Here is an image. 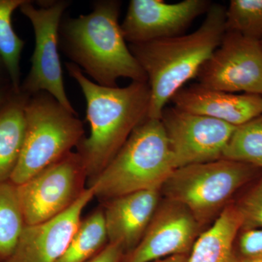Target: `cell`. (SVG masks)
I'll list each match as a JSON object with an SVG mask.
<instances>
[{"label":"cell","instance_id":"obj_1","mask_svg":"<svg viewBox=\"0 0 262 262\" xmlns=\"http://www.w3.org/2000/svg\"><path fill=\"white\" fill-rule=\"evenodd\" d=\"M201 27L190 34L129 44L147 78L148 117L160 120L167 103L196 77L220 46L226 32V8L212 4Z\"/></svg>","mask_w":262,"mask_h":262},{"label":"cell","instance_id":"obj_2","mask_svg":"<svg viewBox=\"0 0 262 262\" xmlns=\"http://www.w3.org/2000/svg\"><path fill=\"white\" fill-rule=\"evenodd\" d=\"M69 75L79 84L86 105L91 133L77 146L88 177L94 179L113 159L129 136L148 117L147 82H131L126 87L95 83L75 63H67Z\"/></svg>","mask_w":262,"mask_h":262},{"label":"cell","instance_id":"obj_3","mask_svg":"<svg viewBox=\"0 0 262 262\" xmlns=\"http://www.w3.org/2000/svg\"><path fill=\"white\" fill-rule=\"evenodd\" d=\"M120 5L116 0L97 1L89 14L63 18L60 24L61 51L95 83L105 87H118L121 77L147 82L122 34Z\"/></svg>","mask_w":262,"mask_h":262},{"label":"cell","instance_id":"obj_4","mask_svg":"<svg viewBox=\"0 0 262 262\" xmlns=\"http://www.w3.org/2000/svg\"><path fill=\"white\" fill-rule=\"evenodd\" d=\"M174 170L163 122L147 117L89 187L94 188L95 196L111 200L129 193L160 189Z\"/></svg>","mask_w":262,"mask_h":262},{"label":"cell","instance_id":"obj_5","mask_svg":"<svg viewBox=\"0 0 262 262\" xmlns=\"http://www.w3.org/2000/svg\"><path fill=\"white\" fill-rule=\"evenodd\" d=\"M18 163L10 181L18 186L71 152L84 138L83 124L47 92L29 96Z\"/></svg>","mask_w":262,"mask_h":262},{"label":"cell","instance_id":"obj_6","mask_svg":"<svg viewBox=\"0 0 262 262\" xmlns=\"http://www.w3.org/2000/svg\"><path fill=\"white\" fill-rule=\"evenodd\" d=\"M261 176L262 169L222 158L176 169L162 187L169 201L187 208L200 223Z\"/></svg>","mask_w":262,"mask_h":262},{"label":"cell","instance_id":"obj_7","mask_svg":"<svg viewBox=\"0 0 262 262\" xmlns=\"http://www.w3.org/2000/svg\"><path fill=\"white\" fill-rule=\"evenodd\" d=\"M70 3L65 0L45 2L35 8L32 1L25 0L20 11L32 23L35 46L28 75L20 91L32 96L47 92L69 111L77 114L67 97L60 60L59 27L63 13Z\"/></svg>","mask_w":262,"mask_h":262},{"label":"cell","instance_id":"obj_8","mask_svg":"<svg viewBox=\"0 0 262 262\" xmlns=\"http://www.w3.org/2000/svg\"><path fill=\"white\" fill-rule=\"evenodd\" d=\"M87 177L82 158L71 151L17 186L26 225L43 223L68 209L85 190Z\"/></svg>","mask_w":262,"mask_h":262},{"label":"cell","instance_id":"obj_9","mask_svg":"<svg viewBox=\"0 0 262 262\" xmlns=\"http://www.w3.org/2000/svg\"><path fill=\"white\" fill-rule=\"evenodd\" d=\"M196 77L208 89L262 96L261 42L226 31L220 46Z\"/></svg>","mask_w":262,"mask_h":262},{"label":"cell","instance_id":"obj_10","mask_svg":"<svg viewBox=\"0 0 262 262\" xmlns=\"http://www.w3.org/2000/svg\"><path fill=\"white\" fill-rule=\"evenodd\" d=\"M162 122L174 168L222 159L236 126L180 108L165 107Z\"/></svg>","mask_w":262,"mask_h":262},{"label":"cell","instance_id":"obj_11","mask_svg":"<svg viewBox=\"0 0 262 262\" xmlns=\"http://www.w3.org/2000/svg\"><path fill=\"white\" fill-rule=\"evenodd\" d=\"M211 5L208 0H131L121 24L122 34L130 44L181 35Z\"/></svg>","mask_w":262,"mask_h":262},{"label":"cell","instance_id":"obj_12","mask_svg":"<svg viewBox=\"0 0 262 262\" xmlns=\"http://www.w3.org/2000/svg\"><path fill=\"white\" fill-rule=\"evenodd\" d=\"M199 222L182 205L169 201L158 209L139 244L121 262H152L174 255H189Z\"/></svg>","mask_w":262,"mask_h":262},{"label":"cell","instance_id":"obj_13","mask_svg":"<svg viewBox=\"0 0 262 262\" xmlns=\"http://www.w3.org/2000/svg\"><path fill=\"white\" fill-rule=\"evenodd\" d=\"M95 196L89 187L61 214L34 225H26L13 254L5 262H57L78 229L84 207Z\"/></svg>","mask_w":262,"mask_h":262},{"label":"cell","instance_id":"obj_14","mask_svg":"<svg viewBox=\"0 0 262 262\" xmlns=\"http://www.w3.org/2000/svg\"><path fill=\"white\" fill-rule=\"evenodd\" d=\"M160 189L139 191L110 201L105 223L110 244L118 245L124 254L140 242L158 211Z\"/></svg>","mask_w":262,"mask_h":262},{"label":"cell","instance_id":"obj_15","mask_svg":"<svg viewBox=\"0 0 262 262\" xmlns=\"http://www.w3.org/2000/svg\"><path fill=\"white\" fill-rule=\"evenodd\" d=\"M174 106L238 126L262 115V96L235 94L208 89L199 83L174 95Z\"/></svg>","mask_w":262,"mask_h":262},{"label":"cell","instance_id":"obj_16","mask_svg":"<svg viewBox=\"0 0 262 262\" xmlns=\"http://www.w3.org/2000/svg\"><path fill=\"white\" fill-rule=\"evenodd\" d=\"M242 226L237 206L225 207L211 227L196 238L187 262H237L235 243Z\"/></svg>","mask_w":262,"mask_h":262},{"label":"cell","instance_id":"obj_17","mask_svg":"<svg viewBox=\"0 0 262 262\" xmlns=\"http://www.w3.org/2000/svg\"><path fill=\"white\" fill-rule=\"evenodd\" d=\"M28 94L20 91L8 98L0 111V182L10 181L16 168L25 136Z\"/></svg>","mask_w":262,"mask_h":262},{"label":"cell","instance_id":"obj_18","mask_svg":"<svg viewBox=\"0 0 262 262\" xmlns=\"http://www.w3.org/2000/svg\"><path fill=\"white\" fill-rule=\"evenodd\" d=\"M25 226L17 185L0 182V262L13 254Z\"/></svg>","mask_w":262,"mask_h":262},{"label":"cell","instance_id":"obj_19","mask_svg":"<svg viewBox=\"0 0 262 262\" xmlns=\"http://www.w3.org/2000/svg\"><path fill=\"white\" fill-rule=\"evenodd\" d=\"M108 241L104 214L98 210L81 221L67 249L57 262H87L99 253Z\"/></svg>","mask_w":262,"mask_h":262},{"label":"cell","instance_id":"obj_20","mask_svg":"<svg viewBox=\"0 0 262 262\" xmlns=\"http://www.w3.org/2000/svg\"><path fill=\"white\" fill-rule=\"evenodd\" d=\"M25 0H0V56L15 92L20 91V60L24 41L15 33L12 15Z\"/></svg>","mask_w":262,"mask_h":262},{"label":"cell","instance_id":"obj_21","mask_svg":"<svg viewBox=\"0 0 262 262\" xmlns=\"http://www.w3.org/2000/svg\"><path fill=\"white\" fill-rule=\"evenodd\" d=\"M222 158L262 169V115L235 127Z\"/></svg>","mask_w":262,"mask_h":262},{"label":"cell","instance_id":"obj_22","mask_svg":"<svg viewBox=\"0 0 262 262\" xmlns=\"http://www.w3.org/2000/svg\"><path fill=\"white\" fill-rule=\"evenodd\" d=\"M226 31L262 39V0H232L226 9Z\"/></svg>","mask_w":262,"mask_h":262},{"label":"cell","instance_id":"obj_23","mask_svg":"<svg viewBox=\"0 0 262 262\" xmlns=\"http://www.w3.org/2000/svg\"><path fill=\"white\" fill-rule=\"evenodd\" d=\"M235 205L243 219L241 230L262 229V176Z\"/></svg>","mask_w":262,"mask_h":262},{"label":"cell","instance_id":"obj_24","mask_svg":"<svg viewBox=\"0 0 262 262\" xmlns=\"http://www.w3.org/2000/svg\"><path fill=\"white\" fill-rule=\"evenodd\" d=\"M235 244L239 258L262 259V229L241 230Z\"/></svg>","mask_w":262,"mask_h":262},{"label":"cell","instance_id":"obj_25","mask_svg":"<svg viewBox=\"0 0 262 262\" xmlns=\"http://www.w3.org/2000/svg\"><path fill=\"white\" fill-rule=\"evenodd\" d=\"M123 250L118 245L110 244L87 262H121Z\"/></svg>","mask_w":262,"mask_h":262},{"label":"cell","instance_id":"obj_26","mask_svg":"<svg viewBox=\"0 0 262 262\" xmlns=\"http://www.w3.org/2000/svg\"><path fill=\"white\" fill-rule=\"evenodd\" d=\"M13 91L14 90L10 82H0V111Z\"/></svg>","mask_w":262,"mask_h":262},{"label":"cell","instance_id":"obj_27","mask_svg":"<svg viewBox=\"0 0 262 262\" xmlns=\"http://www.w3.org/2000/svg\"><path fill=\"white\" fill-rule=\"evenodd\" d=\"M189 255H174L152 262H187Z\"/></svg>","mask_w":262,"mask_h":262},{"label":"cell","instance_id":"obj_28","mask_svg":"<svg viewBox=\"0 0 262 262\" xmlns=\"http://www.w3.org/2000/svg\"><path fill=\"white\" fill-rule=\"evenodd\" d=\"M5 74L8 75L6 70H5L4 63H3V58H2L1 56H0V82H10L9 80L5 79ZM8 78H9V77H8Z\"/></svg>","mask_w":262,"mask_h":262},{"label":"cell","instance_id":"obj_29","mask_svg":"<svg viewBox=\"0 0 262 262\" xmlns=\"http://www.w3.org/2000/svg\"><path fill=\"white\" fill-rule=\"evenodd\" d=\"M237 262H262V259H258V258H239Z\"/></svg>","mask_w":262,"mask_h":262},{"label":"cell","instance_id":"obj_30","mask_svg":"<svg viewBox=\"0 0 262 262\" xmlns=\"http://www.w3.org/2000/svg\"><path fill=\"white\" fill-rule=\"evenodd\" d=\"M260 42H261V46H262V39H261V40L260 41Z\"/></svg>","mask_w":262,"mask_h":262}]
</instances>
